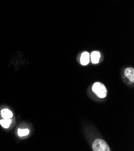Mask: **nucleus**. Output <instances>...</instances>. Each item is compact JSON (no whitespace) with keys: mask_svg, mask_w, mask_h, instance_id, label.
<instances>
[{"mask_svg":"<svg viewBox=\"0 0 134 151\" xmlns=\"http://www.w3.org/2000/svg\"><path fill=\"white\" fill-rule=\"evenodd\" d=\"M93 150L94 151H110V149L104 140L102 139L96 140L93 143Z\"/></svg>","mask_w":134,"mask_h":151,"instance_id":"obj_2","label":"nucleus"},{"mask_svg":"<svg viewBox=\"0 0 134 151\" xmlns=\"http://www.w3.org/2000/svg\"><path fill=\"white\" fill-rule=\"evenodd\" d=\"M29 133H30V131L28 129H19L18 131V134L20 137L26 136L29 134Z\"/></svg>","mask_w":134,"mask_h":151,"instance_id":"obj_8","label":"nucleus"},{"mask_svg":"<svg viewBox=\"0 0 134 151\" xmlns=\"http://www.w3.org/2000/svg\"><path fill=\"white\" fill-rule=\"evenodd\" d=\"M12 120H11V119H3L0 120V124L1 125V126L5 128H8L10 124H12Z\"/></svg>","mask_w":134,"mask_h":151,"instance_id":"obj_7","label":"nucleus"},{"mask_svg":"<svg viewBox=\"0 0 134 151\" xmlns=\"http://www.w3.org/2000/svg\"><path fill=\"white\" fill-rule=\"evenodd\" d=\"M93 91L95 94L100 98H104L107 95V90L105 86L101 83H95L92 87Z\"/></svg>","mask_w":134,"mask_h":151,"instance_id":"obj_1","label":"nucleus"},{"mask_svg":"<svg viewBox=\"0 0 134 151\" xmlns=\"http://www.w3.org/2000/svg\"><path fill=\"white\" fill-rule=\"evenodd\" d=\"M101 54L98 51H93L91 54V61L94 64H97L99 61Z\"/></svg>","mask_w":134,"mask_h":151,"instance_id":"obj_5","label":"nucleus"},{"mask_svg":"<svg viewBox=\"0 0 134 151\" xmlns=\"http://www.w3.org/2000/svg\"><path fill=\"white\" fill-rule=\"evenodd\" d=\"M1 114L2 117L4 119H11L13 117V114L10 110L9 109H3L1 111Z\"/></svg>","mask_w":134,"mask_h":151,"instance_id":"obj_6","label":"nucleus"},{"mask_svg":"<svg viewBox=\"0 0 134 151\" xmlns=\"http://www.w3.org/2000/svg\"><path fill=\"white\" fill-rule=\"evenodd\" d=\"M81 63L82 65L86 66L88 64L90 61V54L87 52H84L81 56Z\"/></svg>","mask_w":134,"mask_h":151,"instance_id":"obj_4","label":"nucleus"},{"mask_svg":"<svg viewBox=\"0 0 134 151\" xmlns=\"http://www.w3.org/2000/svg\"><path fill=\"white\" fill-rule=\"evenodd\" d=\"M124 75L129 79L131 83H134V69L132 68H128L124 70Z\"/></svg>","mask_w":134,"mask_h":151,"instance_id":"obj_3","label":"nucleus"}]
</instances>
